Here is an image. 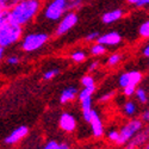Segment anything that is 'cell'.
I'll list each match as a JSON object with an SVG mask.
<instances>
[{"label":"cell","instance_id":"1","mask_svg":"<svg viewBox=\"0 0 149 149\" xmlns=\"http://www.w3.org/2000/svg\"><path fill=\"white\" fill-rule=\"evenodd\" d=\"M43 7V0H20V1L8 11L10 22L25 26L38 16Z\"/></svg>","mask_w":149,"mask_h":149},{"label":"cell","instance_id":"2","mask_svg":"<svg viewBox=\"0 0 149 149\" xmlns=\"http://www.w3.org/2000/svg\"><path fill=\"white\" fill-rule=\"evenodd\" d=\"M23 26L7 22L0 28V47L6 49L18 43L23 38Z\"/></svg>","mask_w":149,"mask_h":149},{"label":"cell","instance_id":"3","mask_svg":"<svg viewBox=\"0 0 149 149\" xmlns=\"http://www.w3.org/2000/svg\"><path fill=\"white\" fill-rule=\"evenodd\" d=\"M49 35L44 32H32L28 33L25 36H23V38L20 40V48L23 52L25 53H33L37 52L49 41Z\"/></svg>","mask_w":149,"mask_h":149},{"label":"cell","instance_id":"4","mask_svg":"<svg viewBox=\"0 0 149 149\" xmlns=\"http://www.w3.org/2000/svg\"><path fill=\"white\" fill-rule=\"evenodd\" d=\"M67 5L65 0H52L43 8V15L45 19L50 22H58L62 16L67 12Z\"/></svg>","mask_w":149,"mask_h":149},{"label":"cell","instance_id":"5","mask_svg":"<svg viewBox=\"0 0 149 149\" xmlns=\"http://www.w3.org/2000/svg\"><path fill=\"white\" fill-rule=\"evenodd\" d=\"M142 127H143V122L141 119H131L129 120L125 125H123L120 128V130L118 131L119 132V137L117 140V144H124V143H128L134 136L137 134L139 131L142 130Z\"/></svg>","mask_w":149,"mask_h":149},{"label":"cell","instance_id":"6","mask_svg":"<svg viewBox=\"0 0 149 149\" xmlns=\"http://www.w3.org/2000/svg\"><path fill=\"white\" fill-rule=\"evenodd\" d=\"M79 20V17L77 15V12L74 11H67L66 13L62 16V18L58 20V24L54 31V35L56 37L63 36L68 31H70L74 26L77 25V23Z\"/></svg>","mask_w":149,"mask_h":149},{"label":"cell","instance_id":"7","mask_svg":"<svg viewBox=\"0 0 149 149\" xmlns=\"http://www.w3.org/2000/svg\"><path fill=\"white\" fill-rule=\"evenodd\" d=\"M142 80H143V74L140 70H129V72L120 74V77L118 79V84L122 88L127 87V86L137 87L142 82Z\"/></svg>","mask_w":149,"mask_h":149},{"label":"cell","instance_id":"8","mask_svg":"<svg viewBox=\"0 0 149 149\" xmlns=\"http://www.w3.org/2000/svg\"><path fill=\"white\" fill-rule=\"evenodd\" d=\"M122 40H123L122 36L118 32L111 31V32H106L104 35H99V37L97 38V42L105 45V47H116V45L120 44Z\"/></svg>","mask_w":149,"mask_h":149},{"label":"cell","instance_id":"9","mask_svg":"<svg viewBox=\"0 0 149 149\" xmlns=\"http://www.w3.org/2000/svg\"><path fill=\"white\" fill-rule=\"evenodd\" d=\"M58 125L66 132H73L77 129V119L72 113L63 112L61 115L60 119H58Z\"/></svg>","mask_w":149,"mask_h":149},{"label":"cell","instance_id":"10","mask_svg":"<svg viewBox=\"0 0 149 149\" xmlns=\"http://www.w3.org/2000/svg\"><path fill=\"white\" fill-rule=\"evenodd\" d=\"M90 124H91V128H92V132H93V136L97 139L102 137L104 135V127H103V122L99 117L98 112L95 110L92 109L91 111V119H90Z\"/></svg>","mask_w":149,"mask_h":149},{"label":"cell","instance_id":"11","mask_svg":"<svg viewBox=\"0 0 149 149\" xmlns=\"http://www.w3.org/2000/svg\"><path fill=\"white\" fill-rule=\"evenodd\" d=\"M28 134H29V128L25 125H22V127L15 129L7 136L5 139V143L6 144H15V143L19 142L20 140H23Z\"/></svg>","mask_w":149,"mask_h":149},{"label":"cell","instance_id":"12","mask_svg":"<svg viewBox=\"0 0 149 149\" xmlns=\"http://www.w3.org/2000/svg\"><path fill=\"white\" fill-rule=\"evenodd\" d=\"M124 16V11L122 8H116V10H111V11H107L102 16V20L104 24H113L116 22H118L119 19H122Z\"/></svg>","mask_w":149,"mask_h":149},{"label":"cell","instance_id":"13","mask_svg":"<svg viewBox=\"0 0 149 149\" xmlns=\"http://www.w3.org/2000/svg\"><path fill=\"white\" fill-rule=\"evenodd\" d=\"M78 88L74 87V86H70V87H67L66 90H63V92L60 95V103L61 104H67L73 102L74 99L78 97Z\"/></svg>","mask_w":149,"mask_h":149},{"label":"cell","instance_id":"14","mask_svg":"<svg viewBox=\"0 0 149 149\" xmlns=\"http://www.w3.org/2000/svg\"><path fill=\"white\" fill-rule=\"evenodd\" d=\"M147 140H148V130H144V131H139L136 134L134 137L129 141V144H131L132 147L137 148L139 146H142L143 143H147Z\"/></svg>","mask_w":149,"mask_h":149},{"label":"cell","instance_id":"15","mask_svg":"<svg viewBox=\"0 0 149 149\" xmlns=\"http://www.w3.org/2000/svg\"><path fill=\"white\" fill-rule=\"evenodd\" d=\"M123 112L128 117H134L136 115V112H137V105L132 100H128L123 105Z\"/></svg>","mask_w":149,"mask_h":149},{"label":"cell","instance_id":"16","mask_svg":"<svg viewBox=\"0 0 149 149\" xmlns=\"http://www.w3.org/2000/svg\"><path fill=\"white\" fill-rule=\"evenodd\" d=\"M90 53L92 56H102L106 53V47L100 44V43H98V42H94L92 43V45L90 47Z\"/></svg>","mask_w":149,"mask_h":149},{"label":"cell","instance_id":"17","mask_svg":"<svg viewBox=\"0 0 149 149\" xmlns=\"http://www.w3.org/2000/svg\"><path fill=\"white\" fill-rule=\"evenodd\" d=\"M134 95L136 97V99L141 103V104H147V102H148V95H147V91L143 88V87H136V90H135V93H134Z\"/></svg>","mask_w":149,"mask_h":149},{"label":"cell","instance_id":"18","mask_svg":"<svg viewBox=\"0 0 149 149\" xmlns=\"http://www.w3.org/2000/svg\"><path fill=\"white\" fill-rule=\"evenodd\" d=\"M94 92H95V86H90V87H82V90L78 92L79 100H82V99H86V98L92 97Z\"/></svg>","mask_w":149,"mask_h":149},{"label":"cell","instance_id":"19","mask_svg":"<svg viewBox=\"0 0 149 149\" xmlns=\"http://www.w3.org/2000/svg\"><path fill=\"white\" fill-rule=\"evenodd\" d=\"M70 60L75 63H82V62L86 60V53L82 50H74L70 54Z\"/></svg>","mask_w":149,"mask_h":149},{"label":"cell","instance_id":"20","mask_svg":"<svg viewBox=\"0 0 149 149\" xmlns=\"http://www.w3.org/2000/svg\"><path fill=\"white\" fill-rule=\"evenodd\" d=\"M120 61H122V55L118 54V53H113V54H111V55L107 57L106 65H107L109 67H116L117 65L120 63Z\"/></svg>","mask_w":149,"mask_h":149},{"label":"cell","instance_id":"21","mask_svg":"<svg viewBox=\"0 0 149 149\" xmlns=\"http://www.w3.org/2000/svg\"><path fill=\"white\" fill-rule=\"evenodd\" d=\"M139 35H140L141 38H143V40H147L149 37V20H144L140 25Z\"/></svg>","mask_w":149,"mask_h":149},{"label":"cell","instance_id":"22","mask_svg":"<svg viewBox=\"0 0 149 149\" xmlns=\"http://www.w3.org/2000/svg\"><path fill=\"white\" fill-rule=\"evenodd\" d=\"M20 0H0V7L3 11H10L11 8H13Z\"/></svg>","mask_w":149,"mask_h":149},{"label":"cell","instance_id":"23","mask_svg":"<svg viewBox=\"0 0 149 149\" xmlns=\"http://www.w3.org/2000/svg\"><path fill=\"white\" fill-rule=\"evenodd\" d=\"M82 87H90V86H95V79L92 74H86L81 78Z\"/></svg>","mask_w":149,"mask_h":149},{"label":"cell","instance_id":"24","mask_svg":"<svg viewBox=\"0 0 149 149\" xmlns=\"http://www.w3.org/2000/svg\"><path fill=\"white\" fill-rule=\"evenodd\" d=\"M66 5H67V10L68 11H73V10H78L85 0H65Z\"/></svg>","mask_w":149,"mask_h":149},{"label":"cell","instance_id":"25","mask_svg":"<svg viewBox=\"0 0 149 149\" xmlns=\"http://www.w3.org/2000/svg\"><path fill=\"white\" fill-rule=\"evenodd\" d=\"M58 73H60V70H58L57 68L49 69V70H47V72L43 74V79H44V80H52V79H54L55 77L58 75Z\"/></svg>","mask_w":149,"mask_h":149},{"label":"cell","instance_id":"26","mask_svg":"<svg viewBox=\"0 0 149 149\" xmlns=\"http://www.w3.org/2000/svg\"><path fill=\"white\" fill-rule=\"evenodd\" d=\"M80 103H81V110H82V112L92 110V97L82 99V100H80Z\"/></svg>","mask_w":149,"mask_h":149},{"label":"cell","instance_id":"27","mask_svg":"<svg viewBox=\"0 0 149 149\" xmlns=\"http://www.w3.org/2000/svg\"><path fill=\"white\" fill-rule=\"evenodd\" d=\"M10 22V16H8V11H1L0 12V28H1L5 23Z\"/></svg>","mask_w":149,"mask_h":149},{"label":"cell","instance_id":"28","mask_svg":"<svg viewBox=\"0 0 149 149\" xmlns=\"http://www.w3.org/2000/svg\"><path fill=\"white\" fill-rule=\"evenodd\" d=\"M99 37V33L98 32H90L88 35H86V37H85V41L86 42H90V43H94V42H97V38Z\"/></svg>","mask_w":149,"mask_h":149},{"label":"cell","instance_id":"29","mask_svg":"<svg viewBox=\"0 0 149 149\" xmlns=\"http://www.w3.org/2000/svg\"><path fill=\"white\" fill-rule=\"evenodd\" d=\"M6 62H7L8 65H11V66H16V65H18L19 62H20V58L17 55H11V56H8L6 58Z\"/></svg>","mask_w":149,"mask_h":149},{"label":"cell","instance_id":"30","mask_svg":"<svg viewBox=\"0 0 149 149\" xmlns=\"http://www.w3.org/2000/svg\"><path fill=\"white\" fill-rule=\"evenodd\" d=\"M135 90H136V87H134V86H127V87H123V94L125 97H128V98H130V97L134 95Z\"/></svg>","mask_w":149,"mask_h":149},{"label":"cell","instance_id":"31","mask_svg":"<svg viewBox=\"0 0 149 149\" xmlns=\"http://www.w3.org/2000/svg\"><path fill=\"white\" fill-rule=\"evenodd\" d=\"M118 137H119V132L117 130H110L107 134V139L112 142H117Z\"/></svg>","mask_w":149,"mask_h":149},{"label":"cell","instance_id":"32","mask_svg":"<svg viewBox=\"0 0 149 149\" xmlns=\"http://www.w3.org/2000/svg\"><path fill=\"white\" fill-rule=\"evenodd\" d=\"M99 66H100V63H99V61H93V62H91L90 66H88V72H90V73L95 72V70L99 68Z\"/></svg>","mask_w":149,"mask_h":149},{"label":"cell","instance_id":"33","mask_svg":"<svg viewBox=\"0 0 149 149\" xmlns=\"http://www.w3.org/2000/svg\"><path fill=\"white\" fill-rule=\"evenodd\" d=\"M57 147H58V142H56V141H50V142H48V143L44 146L43 149H57Z\"/></svg>","mask_w":149,"mask_h":149},{"label":"cell","instance_id":"34","mask_svg":"<svg viewBox=\"0 0 149 149\" xmlns=\"http://www.w3.org/2000/svg\"><path fill=\"white\" fill-rule=\"evenodd\" d=\"M148 4H149V0H139L137 4H136L135 6L139 7V8H144V7L148 6Z\"/></svg>","mask_w":149,"mask_h":149},{"label":"cell","instance_id":"35","mask_svg":"<svg viewBox=\"0 0 149 149\" xmlns=\"http://www.w3.org/2000/svg\"><path fill=\"white\" fill-rule=\"evenodd\" d=\"M115 94V92H110V93H106V94H104L102 98H100V102H106V100H109V99L111 98Z\"/></svg>","mask_w":149,"mask_h":149},{"label":"cell","instance_id":"36","mask_svg":"<svg viewBox=\"0 0 149 149\" xmlns=\"http://www.w3.org/2000/svg\"><path fill=\"white\" fill-rule=\"evenodd\" d=\"M142 119L144 123H147L149 120V111L148 110H144L143 111V113H142Z\"/></svg>","mask_w":149,"mask_h":149},{"label":"cell","instance_id":"37","mask_svg":"<svg viewBox=\"0 0 149 149\" xmlns=\"http://www.w3.org/2000/svg\"><path fill=\"white\" fill-rule=\"evenodd\" d=\"M142 55L144 57H148L149 56V45H144L143 49H142Z\"/></svg>","mask_w":149,"mask_h":149},{"label":"cell","instance_id":"38","mask_svg":"<svg viewBox=\"0 0 149 149\" xmlns=\"http://www.w3.org/2000/svg\"><path fill=\"white\" fill-rule=\"evenodd\" d=\"M4 57H5V49L0 47V61H1Z\"/></svg>","mask_w":149,"mask_h":149},{"label":"cell","instance_id":"39","mask_svg":"<svg viewBox=\"0 0 149 149\" xmlns=\"http://www.w3.org/2000/svg\"><path fill=\"white\" fill-rule=\"evenodd\" d=\"M125 1H127L129 5H131V6H135L136 4H137V1H139V0H125Z\"/></svg>","mask_w":149,"mask_h":149},{"label":"cell","instance_id":"40","mask_svg":"<svg viewBox=\"0 0 149 149\" xmlns=\"http://www.w3.org/2000/svg\"><path fill=\"white\" fill-rule=\"evenodd\" d=\"M146 149H149V147H148V144H147V146H146Z\"/></svg>","mask_w":149,"mask_h":149},{"label":"cell","instance_id":"41","mask_svg":"<svg viewBox=\"0 0 149 149\" xmlns=\"http://www.w3.org/2000/svg\"><path fill=\"white\" fill-rule=\"evenodd\" d=\"M1 11H3V10H1V7H0V12H1Z\"/></svg>","mask_w":149,"mask_h":149}]
</instances>
